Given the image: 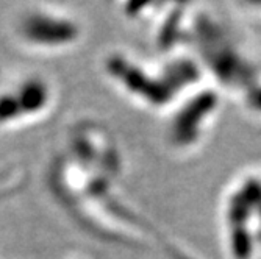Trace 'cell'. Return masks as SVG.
Here are the masks:
<instances>
[{
  "mask_svg": "<svg viewBox=\"0 0 261 259\" xmlns=\"http://www.w3.org/2000/svg\"><path fill=\"white\" fill-rule=\"evenodd\" d=\"M55 89L41 74H17L0 80V130H17L49 116Z\"/></svg>",
  "mask_w": 261,
  "mask_h": 259,
  "instance_id": "obj_2",
  "label": "cell"
},
{
  "mask_svg": "<svg viewBox=\"0 0 261 259\" xmlns=\"http://www.w3.org/2000/svg\"><path fill=\"white\" fill-rule=\"evenodd\" d=\"M11 30L16 42L36 55L63 53L82 35L79 20L69 11L52 5H30L14 17Z\"/></svg>",
  "mask_w": 261,
  "mask_h": 259,
  "instance_id": "obj_1",
  "label": "cell"
}]
</instances>
